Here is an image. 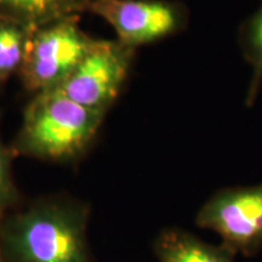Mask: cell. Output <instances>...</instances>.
I'll return each instance as SVG.
<instances>
[{"label":"cell","instance_id":"cell-1","mask_svg":"<svg viewBox=\"0 0 262 262\" xmlns=\"http://www.w3.org/2000/svg\"><path fill=\"white\" fill-rule=\"evenodd\" d=\"M106 113L81 106L56 89L41 91L26 110L14 149L42 159L75 158L96 136Z\"/></svg>","mask_w":262,"mask_h":262},{"label":"cell","instance_id":"cell-2","mask_svg":"<svg viewBox=\"0 0 262 262\" xmlns=\"http://www.w3.org/2000/svg\"><path fill=\"white\" fill-rule=\"evenodd\" d=\"M5 243L14 262H89L83 214L58 203L37 205L12 219Z\"/></svg>","mask_w":262,"mask_h":262},{"label":"cell","instance_id":"cell-3","mask_svg":"<svg viewBox=\"0 0 262 262\" xmlns=\"http://www.w3.org/2000/svg\"><path fill=\"white\" fill-rule=\"evenodd\" d=\"M94 41V38L81 31L77 15L33 29L21 67L25 84L37 94L57 89Z\"/></svg>","mask_w":262,"mask_h":262},{"label":"cell","instance_id":"cell-4","mask_svg":"<svg viewBox=\"0 0 262 262\" xmlns=\"http://www.w3.org/2000/svg\"><path fill=\"white\" fill-rule=\"evenodd\" d=\"M195 224L220 235L222 247L234 256H255L262 250V183L216 192L203 204Z\"/></svg>","mask_w":262,"mask_h":262},{"label":"cell","instance_id":"cell-5","mask_svg":"<svg viewBox=\"0 0 262 262\" xmlns=\"http://www.w3.org/2000/svg\"><path fill=\"white\" fill-rule=\"evenodd\" d=\"M134 52L135 49L118 40L95 39L88 54L56 90L81 106L107 112L122 90Z\"/></svg>","mask_w":262,"mask_h":262},{"label":"cell","instance_id":"cell-6","mask_svg":"<svg viewBox=\"0 0 262 262\" xmlns=\"http://www.w3.org/2000/svg\"><path fill=\"white\" fill-rule=\"evenodd\" d=\"M84 11L100 16L117 33V40L136 49L175 33L182 14L164 0H85Z\"/></svg>","mask_w":262,"mask_h":262},{"label":"cell","instance_id":"cell-7","mask_svg":"<svg viewBox=\"0 0 262 262\" xmlns=\"http://www.w3.org/2000/svg\"><path fill=\"white\" fill-rule=\"evenodd\" d=\"M159 262H234V255L222 245H211L180 228L163 231L155 243Z\"/></svg>","mask_w":262,"mask_h":262},{"label":"cell","instance_id":"cell-8","mask_svg":"<svg viewBox=\"0 0 262 262\" xmlns=\"http://www.w3.org/2000/svg\"><path fill=\"white\" fill-rule=\"evenodd\" d=\"M85 0H0V17L35 29L84 11Z\"/></svg>","mask_w":262,"mask_h":262},{"label":"cell","instance_id":"cell-9","mask_svg":"<svg viewBox=\"0 0 262 262\" xmlns=\"http://www.w3.org/2000/svg\"><path fill=\"white\" fill-rule=\"evenodd\" d=\"M32 31L19 22L0 17V80L21 70Z\"/></svg>","mask_w":262,"mask_h":262},{"label":"cell","instance_id":"cell-10","mask_svg":"<svg viewBox=\"0 0 262 262\" xmlns=\"http://www.w3.org/2000/svg\"><path fill=\"white\" fill-rule=\"evenodd\" d=\"M244 52L253 68L247 102L251 104L262 84V8L244 27Z\"/></svg>","mask_w":262,"mask_h":262},{"label":"cell","instance_id":"cell-11","mask_svg":"<svg viewBox=\"0 0 262 262\" xmlns=\"http://www.w3.org/2000/svg\"><path fill=\"white\" fill-rule=\"evenodd\" d=\"M14 195L11 172H10V158L4 143L0 139V212L11 202Z\"/></svg>","mask_w":262,"mask_h":262},{"label":"cell","instance_id":"cell-12","mask_svg":"<svg viewBox=\"0 0 262 262\" xmlns=\"http://www.w3.org/2000/svg\"><path fill=\"white\" fill-rule=\"evenodd\" d=\"M0 262H4V258H3V254H2V249H0Z\"/></svg>","mask_w":262,"mask_h":262}]
</instances>
